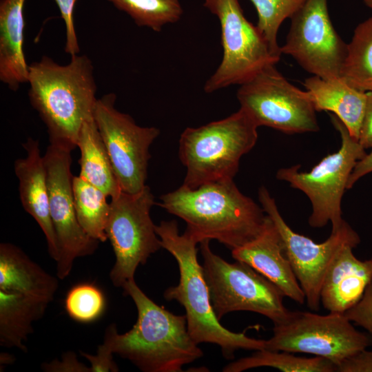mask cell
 Returning <instances> with one entry per match:
<instances>
[{"mask_svg":"<svg viewBox=\"0 0 372 372\" xmlns=\"http://www.w3.org/2000/svg\"><path fill=\"white\" fill-rule=\"evenodd\" d=\"M351 245L343 246L324 278L320 301L329 312L344 313L362 298L372 280V258L361 260Z\"/></svg>","mask_w":372,"mask_h":372,"instance_id":"cell-18","label":"cell"},{"mask_svg":"<svg viewBox=\"0 0 372 372\" xmlns=\"http://www.w3.org/2000/svg\"><path fill=\"white\" fill-rule=\"evenodd\" d=\"M364 3L370 9H372V0H363Z\"/></svg>","mask_w":372,"mask_h":372,"instance_id":"cell-38","label":"cell"},{"mask_svg":"<svg viewBox=\"0 0 372 372\" xmlns=\"http://www.w3.org/2000/svg\"><path fill=\"white\" fill-rule=\"evenodd\" d=\"M236 96L240 108L258 127L289 134L320 130L309 92L291 84L276 65L267 66L240 85Z\"/></svg>","mask_w":372,"mask_h":372,"instance_id":"cell-9","label":"cell"},{"mask_svg":"<svg viewBox=\"0 0 372 372\" xmlns=\"http://www.w3.org/2000/svg\"><path fill=\"white\" fill-rule=\"evenodd\" d=\"M59 9L65 28V53L70 56L79 54L80 48L74 26V12L77 0H54Z\"/></svg>","mask_w":372,"mask_h":372,"instance_id":"cell-30","label":"cell"},{"mask_svg":"<svg viewBox=\"0 0 372 372\" xmlns=\"http://www.w3.org/2000/svg\"><path fill=\"white\" fill-rule=\"evenodd\" d=\"M57 278L45 271L17 246L10 242L0 244V289L50 303L59 288Z\"/></svg>","mask_w":372,"mask_h":372,"instance_id":"cell-21","label":"cell"},{"mask_svg":"<svg viewBox=\"0 0 372 372\" xmlns=\"http://www.w3.org/2000/svg\"><path fill=\"white\" fill-rule=\"evenodd\" d=\"M261 366H269L284 372H333L336 366L319 356L303 358L282 351L266 349L257 350L250 356L238 359L226 365L224 372H241Z\"/></svg>","mask_w":372,"mask_h":372,"instance_id":"cell-26","label":"cell"},{"mask_svg":"<svg viewBox=\"0 0 372 372\" xmlns=\"http://www.w3.org/2000/svg\"><path fill=\"white\" fill-rule=\"evenodd\" d=\"M122 288L133 300L138 318L125 333H118L115 324L107 328L103 342L113 353L144 372L183 371L184 365L203 357V351L189 333L185 315H175L156 304L134 279Z\"/></svg>","mask_w":372,"mask_h":372,"instance_id":"cell-3","label":"cell"},{"mask_svg":"<svg viewBox=\"0 0 372 372\" xmlns=\"http://www.w3.org/2000/svg\"><path fill=\"white\" fill-rule=\"evenodd\" d=\"M340 77L357 90H372V16L355 28Z\"/></svg>","mask_w":372,"mask_h":372,"instance_id":"cell-25","label":"cell"},{"mask_svg":"<svg viewBox=\"0 0 372 372\" xmlns=\"http://www.w3.org/2000/svg\"><path fill=\"white\" fill-rule=\"evenodd\" d=\"M48 302L23 293L0 289V344L27 352L32 323L42 318Z\"/></svg>","mask_w":372,"mask_h":372,"instance_id":"cell-22","label":"cell"},{"mask_svg":"<svg viewBox=\"0 0 372 372\" xmlns=\"http://www.w3.org/2000/svg\"><path fill=\"white\" fill-rule=\"evenodd\" d=\"M72 192L76 217L82 229L91 238L105 242L110 209L108 196L80 176H73Z\"/></svg>","mask_w":372,"mask_h":372,"instance_id":"cell-24","label":"cell"},{"mask_svg":"<svg viewBox=\"0 0 372 372\" xmlns=\"http://www.w3.org/2000/svg\"><path fill=\"white\" fill-rule=\"evenodd\" d=\"M347 50L334 28L327 0H307L291 18L281 54L291 56L307 72L324 79L340 77Z\"/></svg>","mask_w":372,"mask_h":372,"instance_id":"cell-15","label":"cell"},{"mask_svg":"<svg viewBox=\"0 0 372 372\" xmlns=\"http://www.w3.org/2000/svg\"><path fill=\"white\" fill-rule=\"evenodd\" d=\"M372 172V149L370 153L367 154L360 160H359L349 178L347 182V189L352 188V187L358 182L362 177L364 176L367 174Z\"/></svg>","mask_w":372,"mask_h":372,"instance_id":"cell-36","label":"cell"},{"mask_svg":"<svg viewBox=\"0 0 372 372\" xmlns=\"http://www.w3.org/2000/svg\"><path fill=\"white\" fill-rule=\"evenodd\" d=\"M25 158H18L14 164L19 180L21 205L43 231L51 258L56 262L59 257L56 236L50 214L46 169L41 155L38 140L28 138L23 143Z\"/></svg>","mask_w":372,"mask_h":372,"instance_id":"cell-17","label":"cell"},{"mask_svg":"<svg viewBox=\"0 0 372 372\" xmlns=\"http://www.w3.org/2000/svg\"><path fill=\"white\" fill-rule=\"evenodd\" d=\"M267 216L260 235L232 250L231 255L236 260L248 264L273 282L285 296L303 304L305 295L286 256L280 234L271 218Z\"/></svg>","mask_w":372,"mask_h":372,"instance_id":"cell-16","label":"cell"},{"mask_svg":"<svg viewBox=\"0 0 372 372\" xmlns=\"http://www.w3.org/2000/svg\"><path fill=\"white\" fill-rule=\"evenodd\" d=\"M71 152L68 148L50 144L43 155L50 214L59 250L56 276L60 280L69 276L77 258L94 254L99 242L84 231L76 217Z\"/></svg>","mask_w":372,"mask_h":372,"instance_id":"cell-14","label":"cell"},{"mask_svg":"<svg viewBox=\"0 0 372 372\" xmlns=\"http://www.w3.org/2000/svg\"><path fill=\"white\" fill-rule=\"evenodd\" d=\"M1 364H9L14 362V357L6 353H1L0 355Z\"/></svg>","mask_w":372,"mask_h":372,"instance_id":"cell-37","label":"cell"},{"mask_svg":"<svg viewBox=\"0 0 372 372\" xmlns=\"http://www.w3.org/2000/svg\"><path fill=\"white\" fill-rule=\"evenodd\" d=\"M344 314L350 321L366 330L372 336V280L362 299Z\"/></svg>","mask_w":372,"mask_h":372,"instance_id":"cell-31","label":"cell"},{"mask_svg":"<svg viewBox=\"0 0 372 372\" xmlns=\"http://www.w3.org/2000/svg\"><path fill=\"white\" fill-rule=\"evenodd\" d=\"M125 12L136 25L160 32L178 21L183 14L180 0H107Z\"/></svg>","mask_w":372,"mask_h":372,"instance_id":"cell-27","label":"cell"},{"mask_svg":"<svg viewBox=\"0 0 372 372\" xmlns=\"http://www.w3.org/2000/svg\"><path fill=\"white\" fill-rule=\"evenodd\" d=\"M258 200L280 234L286 256L304 291L307 306L318 311L321 304L322 282L329 267L343 246L351 245L355 248L360 244L358 234L344 220L341 227L331 231L325 241L317 243L296 233L287 224L275 199L264 186L258 189Z\"/></svg>","mask_w":372,"mask_h":372,"instance_id":"cell-13","label":"cell"},{"mask_svg":"<svg viewBox=\"0 0 372 372\" xmlns=\"http://www.w3.org/2000/svg\"><path fill=\"white\" fill-rule=\"evenodd\" d=\"M81 354L91 364V372L118 371V366L113 360L114 353L104 342L99 347L96 355L85 352H81Z\"/></svg>","mask_w":372,"mask_h":372,"instance_id":"cell-32","label":"cell"},{"mask_svg":"<svg viewBox=\"0 0 372 372\" xmlns=\"http://www.w3.org/2000/svg\"><path fill=\"white\" fill-rule=\"evenodd\" d=\"M209 242H200L202 267L211 304L219 320L238 311L262 315L273 324L287 318L291 311L283 304L284 294L273 282L244 262H227L211 251Z\"/></svg>","mask_w":372,"mask_h":372,"instance_id":"cell-6","label":"cell"},{"mask_svg":"<svg viewBox=\"0 0 372 372\" xmlns=\"http://www.w3.org/2000/svg\"><path fill=\"white\" fill-rule=\"evenodd\" d=\"M162 248L176 259L180 273L178 284L164 292L167 300H176L185 310L187 326L197 343L218 345L226 359H232L238 349L261 350L265 340L250 338L225 328L216 316L203 267L197 258V242L185 233L180 234L176 220H162L155 227Z\"/></svg>","mask_w":372,"mask_h":372,"instance_id":"cell-4","label":"cell"},{"mask_svg":"<svg viewBox=\"0 0 372 372\" xmlns=\"http://www.w3.org/2000/svg\"><path fill=\"white\" fill-rule=\"evenodd\" d=\"M330 118L340 135L339 149L324 157L309 172H300V165H296L279 169L276 178L307 196L311 204L308 220L311 227H323L331 222V231H335L344 220L342 216V199L347 189L349 178L356 163L366 152L335 114H330Z\"/></svg>","mask_w":372,"mask_h":372,"instance_id":"cell-7","label":"cell"},{"mask_svg":"<svg viewBox=\"0 0 372 372\" xmlns=\"http://www.w3.org/2000/svg\"><path fill=\"white\" fill-rule=\"evenodd\" d=\"M160 200V207L186 223L184 233L197 243L214 239L231 251L259 236L268 218L261 205L238 189L234 179L196 189L182 185Z\"/></svg>","mask_w":372,"mask_h":372,"instance_id":"cell-1","label":"cell"},{"mask_svg":"<svg viewBox=\"0 0 372 372\" xmlns=\"http://www.w3.org/2000/svg\"><path fill=\"white\" fill-rule=\"evenodd\" d=\"M359 142L366 149L372 148V90L366 92V104Z\"/></svg>","mask_w":372,"mask_h":372,"instance_id":"cell-35","label":"cell"},{"mask_svg":"<svg viewBox=\"0 0 372 372\" xmlns=\"http://www.w3.org/2000/svg\"><path fill=\"white\" fill-rule=\"evenodd\" d=\"M105 304V297L101 291L88 283L74 286L65 300L68 315L81 322H90L99 318L103 312Z\"/></svg>","mask_w":372,"mask_h":372,"instance_id":"cell-29","label":"cell"},{"mask_svg":"<svg viewBox=\"0 0 372 372\" xmlns=\"http://www.w3.org/2000/svg\"><path fill=\"white\" fill-rule=\"evenodd\" d=\"M41 369L46 372H91L90 367L80 362L76 355L72 351L64 353L61 360L54 359L42 364Z\"/></svg>","mask_w":372,"mask_h":372,"instance_id":"cell-33","label":"cell"},{"mask_svg":"<svg viewBox=\"0 0 372 372\" xmlns=\"http://www.w3.org/2000/svg\"><path fill=\"white\" fill-rule=\"evenodd\" d=\"M316 112L335 114L347 127L349 134L359 140L366 104V92L357 90L342 78L324 79L312 76L305 79Z\"/></svg>","mask_w":372,"mask_h":372,"instance_id":"cell-19","label":"cell"},{"mask_svg":"<svg viewBox=\"0 0 372 372\" xmlns=\"http://www.w3.org/2000/svg\"><path fill=\"white\" fill-rule=\"evenodd\" d=\"M370 344L368 335L358 331L344 313L290 311L287 319L273 324V335L265 340V349L313 354L337 366Z\"/></svg>","mask_w":372,"mask_h":372,"instance_id":"cell-11","label":"cell"},{"mask_svg":"<svg viewBox=\"0 0 372 372\" xmlns=\"http://www.w3.org/2000/svg\"><path fill=\"white\" fill-rule=\"evenodd\" d=\"M203 6L219 21L223 48L220 63L204 85L206 93L240 85L279 61L258 27L245 17L238 0H204Z\"/></svg>","mask_w":372,"mask_h":372,"instance_id":"cell-8","label":"cell"},{"mask_svg":"<svg viewBox=\"0 0 372 372\" xmlns=\"http://www.w3.org/2000/svg\"><path fill=\"white\" fill-rule=\"evenodd\" d=\"M154 203L147 185L138 193L121 191L111 198L105 232L116 257L110 278L116 287L134 280L137 267L162 248L150 216Z\"/></svg>","mask_w":372,"mask_h":372,"instance_id":"cell-10","label":"cell"},{"mask_svg":"<svg viewBox=\"0 0 372 372\" xmlns=\"http://www.w3.org/2000/svg\"><path fill=\"white\" fill-rule=\"evenodd\" d=\"M61 65L48 56L29 65L28 98L46 126L50 144L77 147L83 123L94 118L98 98L91 59L70 56Z\"/></svg>","mask_w":372,"mask_h":372,"instance_id":"cell-2","label":"cell"},{"mask_svg":"<svg viewBox=\"0 0 372 372\" xmlns=\"http://www.w3.org/2000/svg\"><path fill=\"white\" fill-rule=\"evenodd\" d=\"M372 372V350L363 349L346 358L336 366V372Z\"/></svg>","mask_w":372,"mask_h":372,"instance_id":"cell-34","label":"cell"},{"mask_svg":"<svg viewBox=\"0 0 372 372\" xmlns=\"http://www.w3.org/2000/svg\"><path fill=\"white\" fill-rule=\"evenodd\" d=\"M77 147L81 152L79 176L108 197L116 196L122 189L94 118L83 123Z\"/></svg>","mask_w":372,"mask_h":372,"instance_id":"cell-23","label":"cell"},{"mask_svg":"<svg viewBox=\"0 0 372 372\" xmlns=\"http://www.w3.org/2000/svg\"><path fill=\"white\" fill-rule=\"evenodd\" d=\"M258 15L256 26L268 42L273 54L281 56L277 36L280 27L291 19L307 0H250Z\"/></svg>","mask_w":372,"mask_h":372,"instance_id":"cell-28","label":"cell"},{"mask_svg":"<svg viewBox=\"0 0 372 372\" xmlns=\"http://www.w3.org/2000/svg\"><path fill=\"white\" fill-rule=\"evenodd\" d=\"M116 96L99 98L94 119L122 191L136 194L146 185L150 145L159 136L155 127H142L115 107Z\"/></svg>","mask_w":372,"mask_h":372,"instance_id":"cell-12","label":"cell"},{"mask_svg":"<svg viewBox=\"0 0 372 372\" xmlns=\"http://www.w3.org/2000/svg\"><path fill=\"white\" fill-rule=\"evenodd\" d=\"M25 1H0V81L14 92L28 78L23 51Z\"/></svg>","mask_w":372,"mask_h":372,"instance_id":"cell-20","label":"cell"},{"mask_svg":"<svg viewBox=\"0 0 372 372\" xmlns=\"http://www.w3.org/2000/svg\"><path fill=\"white\" fill-rule=\"evenodd\" d=\"M258 126L240 108L230 116L198 127H187L180 134L178 156L186 168L183 185H203L234 179L242 156L258 140Z\"/></svg>","mask_w":372,"mask_h":372,"instance_id":"cell-5","label":"cell"}]
</instances>
